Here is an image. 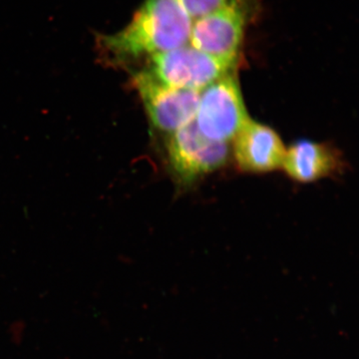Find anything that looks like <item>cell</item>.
Segmentation results:
<instances>
[{"label": "cell", "instance_id": "obj_5", "mask_svg": "<svg viewBox=\"0 0 359 359\" xmlns=\"http://www.w3.org/2000/svg\"><path fill=\"white\" fill-rule=\"evenodd\" d=\"M132 80L156 129L174 133L195 119L200 92L172 88L147 70L135 73Z\"/></svg>", "mask_w": 359, "mask_h": 359}, {"label": "cell", "instance_id": "obj_3", "mask_svg": "<svg viewBox=\"0 0 359 359\" xmlns=\"http://www.w3.org/2000/svg\"><path fill=\"white\" fill-rule=\"evenodd\" d=\"M148 72L172 88L201 92L237 69L238 62L214 57L190 43L149 57Z\"/></svg>", "mask_w": 359, "mask_h": 359}, {"label": "cell", "instance_id": "obj_2", "mask_svg": "<svg viewBox=\"0 0 359 359\" xmlns=\"http://www.w3.org/2000/svg\"><path fill=\"white\" fill-rule=\"evenodd\" d=\"M257 0H233L194 20L189 43L214 57L238 62Z\"/></svg>", "mask_w": 359, "mask_h": 359}, {"label": "cell", "instance_id": "obj_9", "mask_svg": "<svg viewBox=\"0 0 359 359\" xmlns=\"http://www.w3.org/2000/svg\"><path fill=\"white\" fill-rule=\"evenodd\" d=\"M231 1L233 0H178L179 4L192 20L221 8Z\"/></svg>", "mask_w": 359, "mask_h": 359}, {"label": "cell", "instance_id": "obj_6", "mask_svg": "<svg viewBox=\"0 0 359 359\" xmlns=\"http://www.w3.org/2000/svg\"><path fill=\"white\" fill-rule=\"evenodd\" d=\"M228 155L226 143L207 138L194 121L175 131L168 143L170 166L185 183L216 171L226 163Z\"/></svg>", "mask_w": 359, "mask_h": 359}, {"label": "cell", "instance_id": "obj_8", "mask_svg": "<svg viewBox=\"0 0 359 359\" xmlns=\"http://www.w3.org/2000/svg\"><path fill=\"white\" fill-rule=\"evenodd\" d=\"M283 167L294 181L311 183L334 174L341 162L330 146L302 140L285 151Z\"/></svg>", "mask_w": 359, "mask_h": 359}, {"label": "cell", "instance_id": "obj_1", "mask_svg": "<svg viewBox=\"0 0 359 359\" xmlns=\"http://www.w3.org/2000/svg\"><path fill=\"white\" fill-rule=\"evenodd\" d=\"M192 23L178 0H145L128 25L100 42L118 62L149 58L188 44Z\"/></svg>", "mask_w": 359, "mask_h": 359}, {"label": "cell", "instance_id": "obj_4", "mask_svg": "<svg viewBox=\"0 0 359 359\" xmlns=\"http://www.w3.org/2000/svg\"><path fill=\"white\" fill-rule=\"evenodd\" d=\"M196 126L212 141L226 143L249 120L236 71L200 92Z\"/></svg>", "mask_w": 359, "mask_h": 359}, {"label": "cell", "instance_id": "obj_7", "mask_svg": "<svg viewBox=\"0 0 359 359\" xmlns=\"http://www.w3.org/2000/svg\"><path fill=\"white\" fill-rule=\"evenodd\" d=\"M233 155L242 171L264 173L283 166L285 149L276 131L249 119L236 135Z\"/></svg>", "mask_w": 359, "mask_h": 359}]
</instances>
